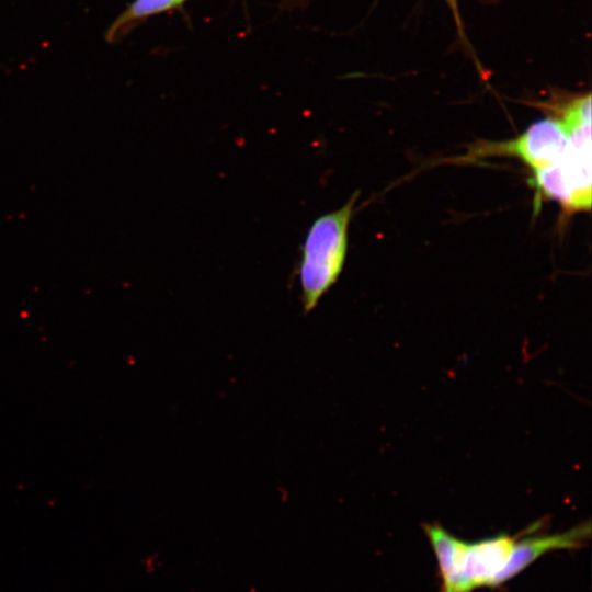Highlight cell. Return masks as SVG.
Here are the masks:
<instances>
[{
    "label": "cell",
    "instance_id": "1",
    "mask_svg": "<svg viewBox=\"0 0 592 592\" xmlns=\"http://www.w3.org/2000/svg\"><path fill=\"white\" fill-rule=\"evenodd\" d=\"M441 576L439 592H473L496 588L519 535L501 533L476 542L457 538L437 523L423 525Z\"/></svg>",
    "mask_w": 592,
    "mask_h": 592
},
{
    "label": "cell",
    "instance_id": "2",
    "mask_svg": "<svg viewBox=\"0 0 592 592\" xmlns=\"http://www.w3.org/2000/svg\"><path fill=\"white\" fill-rule=\"evenodd\" d=\"M357 197L358 192H355L342 207L318 217L307 231L298 267L305 314L315 309L342 272L349 225Z\"/></svg>",
    "mask_w": 592,
    "mask_h": 592
},
{
    "label": "cell",
    "instance_id": "3",
    "mask_svg": "<svg viewBox=\"0 0 592 592\" xmlns=\"http://www.w3.org/2000/svg\"><path fill=\"white\" fill-rule=\"evenodd\" d=\"M568 144L554 163L533 170L531 184L537 197L559 202L566 210L591 208V118L574 117L563 124Z\"/></svg>",
    "mask_w": 592,
    "mask_h": 592
},
{
    "label": "cell",
    "instance_id": "4",
    "mask_svg": "<svg viewBox=\"0 0 592 592\" xmlns=\"http://www.w3.org/2000/svg\"><path fill=\"white\" fill-rule=\"evenodd\" d=\"M568 144V133L559 118H544L532 124L515 139L482 143L473 148L466 158L485 156H513L526 164L540 169L556 162Z\"/></svg>",
    "mask_w": 592,
    "mask_h": 592
},
{
    "label": "cell",
    "instance_id": "5",
    "mask_svg": "<svg viewBox=\"0 0 592 592\" xmlns=\"http://www.w3.org/2000/svg\"><path fill=\"white\" fill-rule=\"evenodd\" d=\"M539 527L540 522L525 530L524 536L519 535L510 560L497 578L496 588L517 576L545 554L559 549H580L591 537L589 520L565 532L533 535Z\"/></svg>",
    "mask_w": 592,
    "mask_h": 592
},
{
    "label": "cell",
    "instance_id": "6",
    "mask_svg": "<svg viewBox=\"0 0 592 592\" xmlns=\"http://www.w3.org/2000/svg\"><path fill=\"white\" fill-rule=\"evenodd\" d=\"M185 0H133L109 26L105 38L113 43L140 20L180 7Z\"/></svg>",
    "mask_w": 592,
    "mask_h": 592
}]
</instances>
